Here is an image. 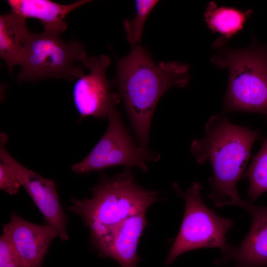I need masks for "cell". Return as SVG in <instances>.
I'll use <instances>...</instances> for the list:
<instances>
[{
	"mask_svg": "<svg viewBox=\"0 0 267 267\" xmlns=\"http://www.w3.org/2000/svg\"><path fill=\"white\" fill-rule=\"evenodd\" d=\"M188 71L187 64L175 61L155 64L140 45L118 60L112 85L123 100L138 145L145 151L150 152V123L159 99L172 87H185L190 78Z\"/></svg>",
	"mask_w": 267,
	"mask_h": 267,
	"instance_id": "cell-1",
	"label": "cell"
},
{
	"mask_svg": "<svg viewBox=\"0 0 267 267\" xmlns=\"http://www.w3.org/2000/svg\"><path fill=\"white\" fill-rule=\"evenodd\" d=\"M260 137L258 131L231 123L224 113L212 116L207 122L205 135L194 139L191 152L200 164L209 161L213 176L209 178V198L216 207L235 205L246 201L236 187L249 159L252 145Z\"/></svg>",
	"mask_w": 267,
	"mask_h": 267,
	"instance_id": "cell-2",
	"label": "cell"
},
{
	"mask_svg": "<svg viewBox=\"0 0 267 267\" xmlns=\"http://www.w3.org/2000/svg\"><path fill=\"white\" fill-rule=\"evenodd\" d=\"M157 197V192L138 185L127 169L113 177H103L92 189L90 198H72L69 210L81 218L100 254L121 223L133 215L146 213Z\"/></svg>",
	"mask_w": 267,
	"mask_h": 267,
	"instance_id": "cell-3",
	"label": "cell"
},
{
	"mask_svg": "<svg viewBox=\"0 0 267 267\" xmlns=\"http://www.w3.org/2000/svg\"><path fill=\"white\" fill-rule=\"evenodd\" d=\"M226 45L218 48L211 58L214 65L228 70L222 113L255 112L267 119V45L259 44L254 37L244 48Z\"/></svg>",
	"mask_w": 267,
	"mask_h": 267,
	"instance_id": "cell-4",
	"label": "cell"
},
{
	"mask_svg": "<svg viewBox=\"0 0 267 267\" xmlns=\"http://www.w3.org/2000/svg\"><path fill=\"white\" fill-rule=\"evenodd\" d=\"M88 57L84 45L75 40L65 42L60 34L30 32L17 76L19 82H36L47 78L73 81L84 74L80 66Z\"/></svg>",
	"mask_w": 267,
	"mask_h": 267,
	"instance_id": "cell-5",
	"label": "cell"
},
{
	"mask_svg": "<svg viewBox=\"0 0 267 267\" xmlns=\"http://www.w3.org/2000/svg\"><path fill=\"white\" fill-rule=\"evenodd\" d=\"M177 192L185 201L183 219L174 243L166 260L173 263L180 255L200 248H219L222 257L229 256L235 247L226 241V234L233 225L232 220L222 218L204 204L201 195L202 185L193 182L184 192L177 184Z\"/></svg>",
	"mask_w": 267,
	"mask_h": 267,
	"instance_id": "cell-6",
	"label": "cell"
},
{
	"mask_svg": "<svg viewBox=\"0 0 267 267\" xmlns=\"http://www.w3.org/2000/svg\"><path fill=\"white\" fill-rule=\"evenodd\" d=\"M107 118L108 126L104 134L84 159L72 165L71 170L77 174H85L124 166L147 172L146 162L156 160L157 156L135 144L116 109Z\"/></svg>",
	"mask_w": 267,
	"mask_h": 267,
	"instance_id": "cell-7",
	"label": "cell"
},
{
	"mask_svg": "<svg viewBox=\"0 0 267 267\" xmlns=\"http://www.w3.org/2000/svg\"><path fill=\"white\" fill-rule=\"evenodd\" d=\"M7 135L0 134V160L9 166L20 179L23 186L43 215L46 224L52 227L61 240L69 239L68 218L59 201L54 182L21 164L6 148Z\"/></svg>",
	"mask_w": 267,
	"mask_h": 267,
	"instance_id": "cell-8",
	"label": "cell"
},
{
	"mask_svg": "<svg viewBox=\"0 0 267 267\" xmlns=\"http://www.w3.org/2000/svg\"><path fill=\"white\" fill-rule=\"evenodd\" d=\"M110 62L107 56L101 55L89 57L83 63L89 72L77 79L72 91L79 122L90 116L99 119L107 117L120 101V94L110 91L106 75Z\"/></svg>",
	"mask_w": 267,
	"mask_h": 267,
	"instance_id": "cell-9",
	"label": "cell"
},
{
	"mask_svg": "<svg viewBox=\"0 0 267 267\" xmlns=\"http://www.w3.org/2000/svg\"><path fill=\"white\" fill-rule=\"evenodd\" d=\"M2 231L7 235L22 267H42L52 241L58 237L50 226L29 222L14 211Z\"/></svg>",
	"mask_w": 267,
	"mask_h": 267,
	"instance_id": "cell-10",
	"label": "cell"
},
{
	"mask_svg": "<svg viewBox=\"0 0 267 267\" xmlns=\"http://www.w3.org/2000/svg\"><path fill=\"white\" fill-rule=\"evenodd\" d=\"M251 217L250 229L237 247L227 257L217 258V265L233 261L232 267H267V206L246 202L242 208Z\"/></svg>",
	"mask_w": 267,
	"mask_h": 267,
	"instance_id": "cell-11",
	"label": "cell"
},
{
	"mask_svg": "<svg viewBox=\"0 0 267 267\" xmlns=\"http://www.w3.org/2000/svg\"><path fill=\"white\" fill-rule=\"evenodd\" d=\"M145 213L133 215L117 227L105 248L99 254L116 261L121 267H137V248L146 225Z\"/></svg>",
	"mask_w": 267,
	"mask_h": 267,
	"instance_id": "cell-12",
	"label": "cell"
},
{
	"mask_svg": "<svg viewBox=\"0 0 267 267\" xmlns=\"http://www.w3.org/2000/svg\"><path fill=\"white\" fill-rule=\"evenodd\" d=\"M11 11L25 18L39 20L44 31L61 34L67 28L66 16L75 9L90 1L80 0L69 4L50 0H8Z\"/></svg>",
	"mask_w": 267,
	"mask_h": 267,
	"instance_id": "cell-13",
	"label": "cell"
},
{
	"mask_svg": "<svg viewBox=\"0 0 267 267\" xmlns=\"http://www.w3.org/2000/svg\"><path fill=\"white\" fill-rule=\"evenodd\" d=\"M26 18L11 11L0 16V56L10 72L20 65L29 32Z\"/></svg>",
	"mask_w": 267,
	"mask_h": 267,
	"instance_id": "cell-14",
	"label": "cell"
},
{
	"mask_svg": "<svg viewBox=\"0 0 267 267\" xmlns=\"http://www.w3.org/2000/svg\"><path fill=\"white\" fill-rule=\"evenodd\" d=\"M252 13L251 9L242 11L233 7H219L214 1H210L204 13L205 20L213 33L222 35L214 42L213 47L227 45L230 39L243 30Z\"/></svg>",
	"mask_w": 267,
	"mask_h": 267,
	"instance_id": "cell-15",
	"label": "cell"
},
{
	"mask_svg": "<svg viewBox=\"0 0 267 267\" xmlns=\"http://www.w3.org/2000/svg\"><path fill=\"white\" fill-rule=\"evenodd\" d=\"M241 178L249 180L248 198L250 202L267 191V138Z\"/></svg>",
	"mask_w": 267,
	"mask_h": 267,
	"instance_id": "cell-16",
	"label": "cell"
},
{
	"mask_svg": "<svg viewBox=\"0 0 267 267\" xmlns=\"http://www.w3.org/2000/svg\"><path fill=\"white\" fill-rule=\"evenodd\" d=\"M159 0H135L136 13L132 19H126L124 26L128 41L134 47L140 45L145 22Z\"/></svg>",
	"mask_w": 267,
	"mask_h": 267,
	"instance_id": "cell-17",
	"label": "cell"
},
{
	"mask_svg": "<svg viewBox=\"0 0 267 267\" xmlns=\"http://www.w3.org/2000/svg\"><path fill=\"white\" fill-rule=\"evenodd\" d=\"M0 267H22L19 259L6 233L0 237Z\"/></svg>",
	"mask_w": 267,
	"mask_h": 267,
	"instance_id": "cell-18",
	"label": "cell"
},
{
	"mask_svg": "<svg viewBox=\"0 0 267 267\" xmlns=\"http://www.w3.org/2000/svg\"><path fill=\"white\" fill-rule=\"evenodd\" d=\"M21 182L11 168L0 161V189L10 195L18 193Z\"/></svg>",
	"mask_w": 267,
	"mask_h": 267,
	"instance_id": "cell-19",
	"label": "cell"
}]
</instances>
